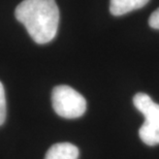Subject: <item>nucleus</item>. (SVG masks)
I'll return each instance as SVG.
<instances>
[{
  "mask_svg": "<svg viewBox=\"0 0 159 159\" xmlns=\"http://www.w3.org/2000/svg\"><path fill=\"white\" fill-rule=\"evenodd\" d=\"M150 0H111L110 11L113 16H122L145 6Z\"/></svg>",
  "mask_w": 159,
  "mask_h": 159,
  "instance_id": "nucleus-5",
  "label": "nucleus"
},
{
  "mask_svg": "<svg viewBox=\"0 0 159 159\" xmlns=\"http://www.w3.org/2000/svg\"><path fill=\"white\" fill-rule=\"evenodd\" d=\"M79 149L70 143H58L48 150L44 159H78Z\"/></svg>",
  "mask_w": 159,
  "mask_h": 159,
  "instance_id": "nucleus-4",
  "label": "nucleus"
},
{
  "mask_svg": "<svg viewBox=\"0 0 159 159\" xmlns=\"http://www.w3.org/2000/svg\"><path fill=\"white\" fill-rule=\"evenodd\" d=\"M52 104L57 115L66 119L80 118L87 109L85 97L66 85H59L53 89Z\"/></svg>",
  "mask_w": 159,
  "mask_h": 159,
  "instance_id": "nucleus-3",
  "label": "nucleus"
},
{
  "mask_svg": "<svg viewBox=\"0 0 159 159\" xmlns=\"http://www.w3.org/2000/svg\"><path fill=\"white\" fill-rule=\"evenodd\" d=\"M149 25L154 29L159 30V8H157L149 18Z\"/></svg>",
  "mask_w": 159,
  "mask_h": 159,
  "instance_id": "nucleus-7",
  "label": "nucleus"
},
{
  "mask_svg": "<svg viewBox=\"0 0 159 159\" xmlns=\"http://www.w3.org/2000/svg\"><path fill=\"white\" fill-rule=\"evenodd\" d=\"M15 16L36 43L44 44L55 39L60 19L55 0H23Z\"/></svg>",
  "mask_w": 159,
  "mask_h": 159,
  "instance_id": "nucleus-1",
  "label": "nucleus"
},
{
  "mask_svg": "<svg viewBox=\"0 0 159 159\" xmlns=\"http://www.w3.org/2000/svg\"><path fill=\"white\" fill-rule=\"evenodd\" d=\"M6 119V98L5 91L2 83L0 82V126L4 123Z\"/></svg>",
  "mask_w": 159,
  "mask_h": 159,
  "instance_id": "nucleus-6",
  "label": "nucleus"
},
{
  "mask_svg": "<svg viewBox=\"0 0 159 159\" xmlns=\"http://www.w3.org/2000/svg\"><path fill=\"white\" fill-rule=\"evenodd\" d=\"M134 107L145 116V122L139 130V138L146 145L159 144V104L148 94L139 92L133 97Z\"/></svg>",
  "mask_w": 159,
  "mask_h": 159,
  "instance_id": "nucleus-2",
  "label": "nucleus"
}]
</instances>
